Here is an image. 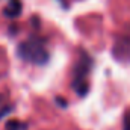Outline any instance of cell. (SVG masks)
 Returning a JSON list of instances; mask_svg holds the SVG:
<instances>
[{"mask_svg":"<svg viewBox=\"0 0 130 130\" xmlns=\"http://www.w3.org/2000/svg\"><path fill=\"white\" fill-rule=\"evenodd\" d=\"M56 103L59 104V106H62V107H67V100L62 97H56Z\"/></svg>","mask_w":130,"mask_h":130,"instance_id":"6","label":"cell"},{"mask_svg":"<svg viewBox=\"0 0 130 130\" xmlns=\"http://www.w3.org/2000/svg\"><path fill=\"white\" fill-rule=\"evenodd\" d=\"M21 11H23L21 0H9L3 9V15L8 18H17V17H20Z\"/></svg>","mask_w":130,"mask_h":130,"instance_id":"3","label":"cell"},{"mask_svg":"<svg viewBox=\"0 0 130 130\" xmlns=\"http://www.w3.org/2000/svg\"><path fill=\"white\" fill-rule=\"evenodd\" d=\"M5 127H6V130H26L27 129V126H26L24 123L17 121V120H11V121H8Z\"/></svg>","mask_w":130,"mask_h":130,"instance_id":"4","label":"cell"},{"mask_svg":"<svg viewBox=\"0 0 130 130\" xmlns=\"http://www.w3.org/2000/svg\"><path fill=\"white\" fill-rule=\"evenodd\" d=\"M89 68H91V58L82 52L80 55V59L79 62L76 64V70H74V79H73V89L76 91L77 95L80 97H85L89 91V85L86 82V74L89 73Z\"/></svg>","mask_w":130,"mask_h":130,"instance_id":"2","label":"cell"},{"mask_svg":"<svg viewBox=\"0 0 130 130\" xmlns=\"http://www.w3.org/2000/svg\"><path fill=\"white\" fill-rule=\"evenodd\" d=\"M123 130H130V109L124 113V120H123Z\"/></svg>","mask_w":130,"mask_h":130,"instance_id":"5","label":"cell"},{"mask_svg":"<svg viewBox=\"0 0 130 130\" xmlns=\"http://www.w3.org/2000/svg\"><path fill=\"white\" fill-rule=\"evenodd\" d=\"M17 55L27 62H32L36 65H44L48 62V52L45 48V44L38 39V38H30L17 47Z\"/></svg>","mask_w":130,"mask_h":130,"instance_id":"1","label":"cell"}]
</instances>
